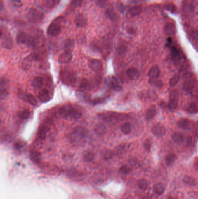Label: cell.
<instances>
[{
  "label": "cell",
  "instance_id": "cell-1",
  "mask_svg": "<svg viewBox=\"0 0 198 199\" xmlns=\"http://www.w3.org/2000/svg\"><path fill=\"white\" fill-rule=\"evenodd\" d=\"M44 36L42 32L39 30H34L30 35H28V39L26 45L31 49H35L43 46Z\"/></svg>",
  "mask_w": 198,
  "mask_h": 199
},
{
  "label": "cell",
  "instance_id": "cell-2",
  "mask_svg": "<svg viewBox=\"0 0 198 199\" xmlns=\"http://www.w3.org/2000/svg\"><path fill=\"white\" fill-rule=\"evenodd\" d=\"M59 114L61 116L65 118L74 120L80 119L82 116V113L79 109L70 105H66L61 107L59 109Z\"/></svg>",
  "mask_w": 198,
  "mask_h": 199
},
{
  "label": "cell",
  "instance_id": "cell-3",
  "mask_svg": "<svg viewBox=\"0 0 198 199\" xmlns=\"http://www.w3.org/2000/svg\"><path fill=\"white\" fill-rule=\"evenodd\" d=\"M87 137V132L84 128L77 127L70 134V140L76 145H81L86 142Z\"/></svg>",
  "mask_w": 198,
  "mask_h": 199
},
{
  "label": "cell",
  "instance_id": "cell-4",
  "mask_svg": "<svg viewBox=\"0 0 198 199\" xmlns=\"http://www.w3.org/2000/svg\"><path fill=\"white\" fill-rule=\"evenodd\" d=\"M27 18L29 21L33 23H38L42 21L44 18L43 12L35 8H31L27 12Z\"/></svg>",
  "mask_w": 198,
  "mask_h": 199
},
{
  "label": "cell",
  "instance_id": "cell-5",
  "mask_svg": "<svg viewBox=\"0 0 198 199\" xmlns=\"http://www.w3.org/2000/svg\"><path fill=\"white\" fill-rule=\"evenodd\" d=\"M179 100V93L177 90L172 91L170 95L168 107L170 110H176L178 107Z\"/></svg>",
  "mask_w": 198,
  "mask_h": 199
},
{
  "label": "cell",
  "instance_id": "cell-6",
  "mask_svg": "<svg viewBox=\"0 0 198 199\" xmlns=\"http://www.w3.org/2000/svg\"><path fill=\"white\" fill-rule=\"evenodd\" d=\"M60 76L62 80L66 84L72 85L76 81V76L74 73L70 71H62Z\"/></svg>",
  "mask_w": 198,
  "mask_h": 199
},
{
  "label": "cell",
  "instance_id": "cell-7",
  "mask_svg": "<svg viewBox=\"0 0 198 199\" xmlns=\"http://www.w3.org/2000/svg\"><path fill=\"white\" fill-rule=\"evenodd\" d=\"M60 32H61V25L56 19L51 22L47 30L48 34L52 36H56L59 35Z\"/></svg>",
  "mask_w": 198,
  "mask_h": 199
},
{
  "label": "cell",
  "instance_id": "cell-8",
  "mask_svg": "<svg viewBox=\"0 0 198 199\" xmlns=\"http://www.w3.org/2000/svg\"><path fill=\"white\" fill-rule=\"evenodd\" d=\"M166 128L161 123L154 125L152 128V133L156 137H161L166 133Z\"/></svg>",
  "mask_w": 198,
  "mask_h": 199
},
{
  "label": "cell",
  "instance_id": "cell-9",
  "mask_svg": "<svg viewBox=\"0 0 198 199\" xmlns=\"http://www.w3.org/2000/svg\"><path fill=\"white\" fill-rule=\"evenodd\" d=\"M178 126L184 130H190L192 128V124L190 120L187 118H182L177 122Z\"/></svg>",
  "mask_w": 198,
  "mask_h": 199
},
{
  "label": "cell",
  "instance_id": "cell-10",
  "mask_svg": "<svg viewBox=\"0 0 198 199\" xmlns=\"http://www.w3.org/2000/svg\"><path fill=\"white\" fill-rule=\"evenodd\" d=\"M195 86V85L193 78L188 79L184 80V82L183 86V89L187 93H191Z\"/></svg>",
  "mask_w": 198,
  "mask_h": 199
},
{
  "label": "cell",
  "instance_id": "cell-11",
  "mask_svg": "<svg viewBox=\"0 0 198 199\" xmlns=\"http://www.w3.org/2000/svg\"><path fill=\"white\" fill-rule=\"evenodd\" d=\"M73 55L72 52L70 51H65L63 54H62L58 58V61L62 64H66L69 62L72 59Z\"/></svg>",
  "mask_w": 198,
  "mask_h": 199
},
{
  "label": "cell",
  "instance_id": "cell-12",
  "mask_svg": "<svg viewBox=\"0 0 198 199\" xmlns=\"http://www.w3.org/2000/svg\"><path fill=\"white\" fill-rule=\"evenodd\" d=\"M38 99L41 102H46L48 101L51 99L50 92L49 91L46 89H44L41 90L38 95Z\"/></svg>",
  "mask_w": 198,
  "mask_h": 199
},
{
  "label": "cell",
  "instance_id": "cell-13",
  "mask_svg": "<svg viewBox=\"0 0 198 199\" xmlns=\"http://www.w3.org/2000/svg\"><path fill=\"white\" fill-rule=\"evenodd\" d=\"M156 114V108L154 105L149 107L145 114V118L147 121H150L154 118Z\"/></svg>",
  "mask_w": 198,
  "mask_h": 199
},
{
  "label": "cell",
  "instance_id": "cell-14",
  "mask_svg": "<svg viewBox=\"0 0 198 199\" xmlns=\"http://www.w3.org/2000/svg\"><path fill=\"white\" fill-rule=\"evenodd\" d=\"M9 94L8 89L7 88L6 82L4 80L0 83V100L5 99Z\"/></svg>",
  "mask_w": 198,
  "mask_h": 199
},
{
  "label": "cell",
  "instance_id": "cell-15",
  "mask_svg": "<svg viewBox=\"0 0 198 199\" xmlns=\"http://www.w3.org/2000/svg\"><path fill=\"white\" fill-rule=\"evenodd\" d=\"M160 75V68L157 65L153 66L149 70L148 76L149 78H159Z\"/></svg>",
  "mask_w": 198,
  "mask_h": 199
},
{
  "label": "cell",
  "instance_id": "cell-16",
  "mask_svg": "<svg viewBox=\"0 0 198 199\" xmlns=\"http://www.w3.org/2000/svg\"><path fill=\"white\" fill-rule=\"evenodd\" d=\"M90 67L95 72H98L102 68V63L99 59H93L90 62Z\"/></svg>",
  "mask_w": 198,
  "mask_h": 199
},
{
  "label": "cell",
  "instance_id": "cell-17",
  "mask_svg": "<svg viewBox=\"0 0 198 199\" xmlns=\"http://www.w3.org/2000/svg\"><path fill=\"white\" fill-rule=\"evenodd\" d=\"M48 131V127L46 125H42L38 131V138L41 140H43L46 139L47 133Z\"/></svg>",
  "mask_w": 198,
  "mask_h": 199
},
{
  "label": "cell",
  "instance_id": "cell-18",
  "mask_svg": "<svg viewBox=\"0 0 198 199\" xmlns=\"http://www.w3.org/2000/svg\"><path fill=\"white\" fill-rule=\"evenodd\" d=\"M172 139L173 142L176 143L177 145H181L182 144L185 139L183 133H180V132H175L173 134L172 136Z\"/></svg>",
  "mask_w": 198,
  "mask_h": 199
},
{
  "label": "cell",
  "instance_id": "cell-19",
  "mask_svg": "<svg viewBox=\"0 0 198 199\" xmlns=\"http://www.w3.org/2000/svg\"><path fill=\"white\" fill-rule=\"evenodd\" d=\"M95 132L99 136H103L107 132V128L105 124L99 123L95 127Z\"/></svg>",
  "mask_w": 198,
  "mask_h": 199
},
{
  "label": "cell",
  "instance_id": "cell-20",
  "mask_svg": "<svg viewBox=\"0 0 198 199\" xmlns=\"http://www.w3.org/2000/svg\"><path fill=\"white\" fill-rule=\"evenodd\" d=\"M164 32L167 35L173 36L176 33L175 25L172 23H169L164 26Z\"/></svg>",
  "mask_w": 198,
  "mask_h": 199
},
{
  "label": "cell",
  "instance_id": "cell-21",
  "mask_svg": "<svg viewBox=\"0 0 198 199\" xmlns=\"http://www.w3.org/2000/svg\"><path fill=\"white\" fill-rule=\"evenodd\" d=\"M76 25L80 28L84 27L87 24V19L86 18L81 14H79L77 15L75 19Z\"/></svg>",
  "mask_w": 198,
  "mask_h": 199
},
{
  "label": "cell",
  "instance_id": "cell-22",
  "mask_svg": "<svg viewBox=\"0 0 198 199\" xmlns=\"http://www.w3.org/2000/svg\"><path fill=\"white\" fill-rule=\"evenodd\" d=\"M28 39V35L25 32H20L16 37L17 43L21 44H26Z\"/></svg>",
  "mask_w": 198,
  "mask_h": 199
},
{
  "label": "cell",
  "instance_id": "cell-23",
  "mask_svg": "<svg viewBox=\"0 0 198 199\" xmlns=\"http://www.w3.org/2000/svg\"><path fill=\"white\" fill-rule=\"evenodd\" d=\"M127 76L131 80H135L138 77V72L134 68H130L127 71Z\"/></svg>",
  "mask_w": 198,
  "mask_h": 199
},
{
  "label": "cell",
  "instance_id": "cell-24",
  "mask_svg": "<svg viewBox=\"0 0 198 199\" xmlns=\"http://www.w3.org/2000/svg\"><path fill=\"white\" fill-rule=\"evenodd\" d=\"M183 182L187 185L191 186H194L197 184V179L191 176L186 175L183 178Z\"/></svg>",
  "mask_w": 198,
  "mask_h": 199
},
{
  "label": "cell",
  "instance_id": "cell-25",
  "mask_svg": "<svg viewBox=\"0 0 198 199\" xmlns=\"http://www.w3.org/2000/svg\"><path fill=\"white\" fill-rule=\"evenodd\" d=\"M165 190V186L163 183L159 182L156 183L153 186L154 192L157 195H161Z\"/></svg>",
  "mask_w": 198,
  "mask_h": 199
},
{
  "label": "cell",
  "instance_id": "cell-26",
  "mask_svg": "<svg viewBox=\"0 0 198 199\" xmlns=\"http://www.w3.org/2000/svg\"><path fill=\"white\" fill-rule=\"evenodd\" d=\"M120 129H121V132L124 135H129L131 132L132 127H131V124L129 122H126L121 126Z\"/></svg>",
  "mask_w": 198,
  "mask_h": 199
},
{
  "label": "cell",
  "instance_id": "cell-27",
  "mask_svg": "<svg viewBox=\"0 0 198 199\" xmlns=\"http://www.w3.org/2000/svg\"><path fill=\"white\" fill-rule=\"evenodd\" d=\"M63 48L65 51L72 52L74 48V42L72 39H66L63 43Z\"/></svg>",
  "mask_w": 198,
  "mask_h": 199
},
{
  "label": "cell",
  "instance_id": "cell-28",
  "mask_svg": "<svg viewBox=\"0 0 198 199\" xmlns=\"http://www.w3.org/2000/svg\"><path fill=\"white\" fill-rule=\"evenodd\" d=\"M44 84V80L41 77H36L35 78L33 82H32V86L36 88V89H39L41 88Z\"/></svg>",
  "mask_w": 198,
  "mask_h": 199
},
{
  "label": "cell",
  "instance_id": "cell-29",
  "mask_svg": "<svg viewBox=\"0 0 198 199\" xmlns=\"http://www.w3.org/2000/svg\"><path fill=\"white\" fill-rule=\"evenodd\" d=\"M83 160L86 162H91L94 159V154L93 152L91 151H86L83 153Z\"/></svg>",
  "mask_w": 198,
  "mask_h": 199
},
{
  "label": "cell",
  "instance_id": "cell-30",
  "mask_svg": "<svg viewBox=\"0 0 198 199\" xmlns=\"http://www.w3.org/2000/svg\"><path fill=\"white\" fill-rule=\"evenodd\" d=\"M187 111L190 114H197L198 112L197 101H194L191 102L187 108Z\"/></svg>",
  "mask_w": 198,
  "mask_h": 199
},
{
  "label": "cell",
  "instance_id": "cell-31",
  "mask_svg": "<svg viewBox=\"0 0 198 199\" xmlns=\"http://www.w3.org/2000/svg\"><path fill=\"white\" fill-rule=\"evenodd\" d=\"M142 11V6L141 5H136L130 8L129 13L132 16H137Z\"/></svg>",
  "mask_w": 198,
  "mask_h": 199
},
{
  "label": "cell",
  "instance_id": "cell-32",
  "mask_svg": "<svg viewBox=\"0 0 198 199\" xmlns=\"http://www.w3.org/2000/svg\"><path fill=\"white\" fill-rule=\"evenodd\" d=\"M25 100L28 103L33 106H36L37 105V100L32 94H26L25 95Z\"/></svg>",
  "mask_w": 198,
  "mask_h": 199
},
{
  "label": "cell",
  "instance_id": "cell-33",
  "mask_svg": "<svg viewBox=\"0 0 198 199\" xmlns=\"http://www.w3.org/2000/svg\"><path fill=\"white\" fill-rule=\"evenodd\" d=\"M176 159H177V156L176 154L173 153H170L166 157V158H165L166 163L168 165H171L176 161Z\"/></svg>",
  "mask_w": 198,
  "mask_h": 199
},
{
  "label": "cell",
  "instance_id": "cell-34",
  "mask_svg": "<svg viewBox=\"0 0 198 199\" xmlns=\"http://www.w3.org/2000/svg\"><path fill=\"white\" fill-rule=\"evenodd\" d=\"M137 186L141 190L145 191L148 188V183L147 180L144 179H141L138 180L137 182Z\"/></svg>",
  "mask_w": 198,
  "mask_h": 199
},
{
  "label": "cell",
  "instance_id": "cell-35",
  "mask_svg": "<svg viewBox=\"0 0 198 199\" xmlns=\"http://www.w3.org/2000/svg\"><path fill=\"white\" fill-rule=\"evenodd\" d=\"M149 83L152 86L161 88L163 86V83L159 78H149Z\"/></svg>",
  "mask_w": 198,
  "mask_h": 199
},
{
  "label": "cell",
  "instance_id": "cell-36",
  "mask_svg": "<svg viewBox=\"0 0 198 199\" xmlns=\"http://www.w3.org/2000/svg\"><path fill=\"white\" fill-rule=\"evenodd\" d=\"M180 79V75L179 74L175 75L170 80L169 82V86L170 87H174L179 82Z\"/></svg>",
  "mask_w": 198,
  "mask_h": 199
},
{
  "label": "cell",
  "instance_id": "cell-37",
  "mask_svg": "<svg viewBox=\"0 0 198 199\" xmlns=\"http://www.w3.org/2000/svg\"><path fill=\"white\" fill-rule=\"evenodd\" d=\"M30 115V112L28 109H25L20 112L19 114V116L22 120H26L29 118Z\"/></svg>",
  "mask_w": 198,
  "mask_h": 199
},
{
  "label": "cell",
  "instance_id": "cell-38",
  "mask_svg": "<svg viewBox=\"0 0 198 199\" xmlns=\"http://www.w3.org/2000/svg\"><path fill=\"white\" fill-rule=\"evenodd\" d=\"M2 45L5 48L11 49L12 47V46H13V43H12V40L11 38L9 37H6L4 40V42L2 43Z\"/></svg>",
  "mask_w": 198,
  "mask_h": 199
},
{
  "label": "cell",
  "instance_id": "cell-39",
  "mask_svg": "<svg viewBox=\"0 0 198 199\" xmlns=\"http://www.w3.org/2000/svg\"><path fill=\"white\" fill-rule=\"evenodd\" d=\"M30 157L34 161H39L40 158V154L39 152L36 151H32L30 152Z\"/></svg>",
  "mask_w": 198,
  "mask_h": 199
},
{
  "label": "cell",
  "instance_id": "cell-40",
  "mask_svg": "<svg viewBox=\"0 0 198 199\" xmlns=\"http://www.w3.org/2000/svg\"><path fill=\"white\" fill-rule=\"evenodd\" d=\"M89 86L88 81L86 79H83L79 84V88L81 89H86Z\"/></svg>",
  "mask_w": 198,
  "mask_h": 199
},
{
  "label": "cell",
  "instance_id": "cell-41",
  "mask_svg": "<svg viewBox=\"0 0 198 199\" xmlns=\"http://www.w3.org/2000/svg\"><path fill=\"white\" fill-rule=\"evenodd\" d=\"M113 156V152L112 150H106L103 155V158L105 160H109L112 158Z\"/></svg>",
  "mask_w": 198,
  "mask_h": 199
},
{
  "label": "cell",
  "instance_id": "cell-42",
  "mask_svg": "<svg viewBox=\"0 0 198 199\" xmlns=\"http://www.w3.org/2000/svg\"><path fill=\"white\" fill-rule=\"evenodd\" d=\"M127 47H126L125 46H121L119 47L118 49H117V53L119 55L122 56L126 54V52H127Z\"/></svg>",
  "mask_w": 198,
  "mask_h": 199
},
{
  "label": "cell",
  "instance_id": "cell-43",
  "mask_svg": "<svg viewBox=\"0 0 198 199\" xmlns=\"http://www.w3.org/2000/svg\"><path fill=\"white\" fill-rule=\"evenodd\" d=\"M112 85L115 90H117L118 91H120L121 90V88L119 85L117 80L115 78H113V79L112 80Z\"/></svg>",
  "mask_w": 198,
  "mask_h": 199
},
{
  "label": "cell",
  "instance_id": "cell-44",
  "mask_svg": "<svg viewBox=\"0 0 198 199\" xmlns=\"http://www.w3.org/2000/svg\"><path fill=\"white\" fill-rule=\"evenodd\" d=\"M107 16L112 20H114L116 18V15L112 10H107L106 11Z\"/></svg>",
  "mask_w": 198,
  "mask_h": 199
},
{
  "label": "cell",
  "instance_id": "cell-45",
  "mask_svg": "<svg viewBox=\"0 0 198 199\" xmlns=\"http://www.w3.org/2000/svg\"><path fill=\"white\" fill-rule=\"evenodd\" d=\"M164 8H165V9H166V10H167L170 12H174V11L176 10V6L173 3H169V4H166L164 6Z\"/></svg>",
  "mask_w": 198,
  "mask_h": 199
},
{
  "label": "cell",
  "instance_id": "cell-46",
  "mask_svg": "<svg viewBox=\"0 0 198 199\" xmlns=\"http://www.w3.org/2000/svg\"><path fill=\"white\" fill-rule=\"evenodd\" d=\"M151 146H152V143H151V140L150 139H147V140H145V142L144 143V146L145 149L148 150V151H149L150 149Z\"/></svg>",
  "mask_w": 198,
  "mask_h": 199
},
{
  "label": "cell",
  "instance_id": "cell-47",
  "mask_svg": "<svg viewBox=\"0 0 198 199\" xmlns=\"http://www.w3.org/2000/svg\"><path fill=\"white\" fill-rule=\"evenodd\" d=\"M119 171H120V172H121L122 174H128V172H130V169L127 166L121 167L120 168Z\"/></svg>",
  "mask_w": 198,
  "mask_h": 199
},
{
  "label": "cell",
  "instance_id": "cell-48",
  "mask_svg": "<svg viewBox=\"0 0 198 199\" xmlns=\"http://www.w3.org/2000/svg\"><path fill=\"white\" fill-rule=\"evenodd\" d=\"M12 4L16 7H20L22 5V2L21 0H11Z\"/></svg>",
  "mask_w": 198,
  "mask_h": 199
},
{
  "label": "cell",
  "instance_id": "cell-49",
  "mask_svg": "<svg viewBox=\"0 0 198 199\" xmlns=\"http://www.w3.org/2000/svg\"><path fill=\"white\" fill-rule=\"evenodd\" d=\"M83 0H72V5L75 7H79L81 5Z\"/></svg>",
  "mask_w": 198,
  "mask_h": 199
},
{
  "label": "cell",
  "instance_id": "cell-50",
  "mask_svg": "<svg viewBox=\"0 0 198 199\" xmlns=\"http://www.w3.org/2000/svg\"><path fill=\"white\" fill-rule=\"evenodd\" d=\"M192 38L195 41H197L198 39V33L197 31H194L192 33Z\"/></svg>",
  "mask_w": 198,
  "mask_h": 199
},
{
  "label": "cell",
  "instance_id": "cell-51",
  "mask_svg": "<svg viewBox=\"0 0 198 199\" xmlns=\"http://www.w3.org/2000/svg\"><path fill=\"white\" fill-rule=\"evenodd\" d=\"M23 146V144L22 143H20V142H18V143H16V144H15V147H17V148H20V147H22Z\"/></svg>",
  "mask_w": 198,
  "mask_h": 199
},
{
  "label": "cell",
  "instance_id": "cell-52",
  "mask_svg": "<svg viewBox=\"0 0 198 199\" xmlns=\"http://www.w3.org/2000/svg\"><path fill=\"white\" fill-rule=\"evenodd\" d=\"M4 2L2 0H0V11L4 9Z\"/></svg>",
  "mask_w": 198,
  "mask_h": 199
},
{
  "label": "cell",
  "instance_id": "cell-53",
  "mask_svg": "<svg viewBox=\"0 0 198 199\" xmlns=\"http://www.w3.org/2000/svg\"><path fill=\"white\" fill-rule=\"evenodd\" d=\"M2 30L1 29H0V37L2 36Z\"/></svg>",
  "mask_w": 198,
  "mask_h": 199
},
{
  "label": "cell",
  "instance_id": "cell-54",
  "mask_svg": "<svg viewBox=\"0 0 198 199\" xmlns=\"http://www.w3.org/2000/svg\"><path fill=\"white\" fill-rule=\"evenodd\" d=\"M167 199H175L174 198H173V197H170V198H167Z\"/></svg>",
  "mask_w": 198,
  "mask_h": 199
},
{
  "label": "cell",
  "instance_id": "cell-55",
  "mask_svg": "<svg viewBox=\"0 0 198 199\" xmlns=\"http://www.w3.org/2000/svg\"><path fill=\"white\" fill-rule=\"evenodd\" d=\"M51 2H54L55 0H50Z\"/></svg>",
  "mask_w": 198,
  "mask_h": 199
},
{
  "label": "cell",
  "instance_id": "cell-56",
  "mask_svg": "<svg viewBox=\"0 0 198 199\" xmlns=\"http://www.w3.org/2000/svg\"><path fill=\"white\" fill-rule=\"evenodd\" d=\"M0 123H1V118H0Z\"/></svg>",
  "mask_w": 198,
  "mask_h": 199
}]
</instances>
